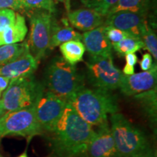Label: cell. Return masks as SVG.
<instances>
[{"label": "cell", "mask_w": 157, "mask_h": 157, "mask_svg": "<svg viewBox=\"0 0 157 157\" xmlns=\"http://www.w3.org/2000/svg\"><path fill=\"white\" fill-rule=\"evenodd\" d=\"M112 48L120 56H125L127 54L135 53L142 48H144V44L140 38L135 36H129L112 44Z\"/></svg>", "instance_id": "obj_22"}, {"label": "cell", "mask_w": 157, "mask_h": 157, "mask_svg": "<svg viewBox=\"0 0 157 157\" xmlns=\"http://www.w3.org/2000/svg\"><path fill=\"white\" fill-rule=\"evenodd\" d=\"M153 58L152 56L149 52L145 53L143 56V58L140 61V66L143 71H148L153 66Z\"/></svg>", "instance_id": "obj_28"}, {"label": "cell", "mask_w": 157, "mask_h": 157, "mask_svg": "<svg viewBox=\"0 0 157 157\" xmlns=\"http://www.w3.org/2000/svg\"><path fill=\"white\" fill-rule=\"evenodd\" d=\"M17 1L18 2H19L20 4H21V5L23 6V3H22V2H23V0H17Z\"/></svg>", "instance_id": "obj_37"}, {"label": "cell", "mask_w": 157, "mask_h": 157, "mask_svg": "<svg viewBox=\"0 0 157 157\" xmlns=\"http://www.w3.org/2000/svg\"><path fill=\"white\" fill-rule=\"evenodd\" d=\"M2 136L15 135L30 139L42 132L37 121L34 105L25 109L5 113L0 117Z\"/></svg>", "instance_id": "obj_8"}, {"label": "cell", "mask_w": 157, "mask_h": 157, "mask_svg": "<svg viewBox=\"0 0 157 157\" xmlns=\"http://www.w3.org/2000/svg\"><path fill=\"white\" fill-rule=\"evenodd\" d=\"M86 66L88 82L94 88L110 92L119 87L123 74L113 64L112 56H90Z\"/></svg>", "instance_id": "obj_6"}, {"label": "cell", "mask_w": 157, "mask_h": 157, "mask_svg": "<svg viewBox=\"0 0 157 157\" xmlns=\"http://www.w3.org/2000/svg\"><path fill=\"white\" fill-rule=\"evenodd\" d=\"M105 17L88 8H81L68 13V20L78 30L88 31L103 25Z\"/></svg>", "instance_id": "obj_15"}, {"label": "cell", "mask_w": 157, "mask_h": 157, "mask_svg": "<svg viewBox=\"0 0 157 157\" xmlns=\"http://www.w3.org/2000/svg\"><path fill=\"white\" fill-rule=\"evenodd\" d=\"M23 10H42L50 13L56 12V6L53 0H23Z\"/></svg>", "instance_id": "obj_24"}, {"label": "cell", "mask_w": 157, "mask_h": 157, "mask_svg": "<svg viewBox=\"0 0 157 157\" xmlns=\"http://www.w3.org/2000/svg\"><path fill=\"white\" fill-rule=\"evenodd\" d=\"M122 74H124V75H132V74H135L134 66H129V65L126 64L123 68Z\"/></svg>", "instance_id": "obj_31"}, {"label": "cell", "mask_w": 157, "mask_h": 157, "mask_svg": "<svg viewBox=\"0 0 157 157\" xmlns=\"http://www.w3.org/2000/svg\"><path fill=\"white\" fill-rule=\"evenodd\" d=\"M147 15L142 13L131 11H119L107 15L103 25L114 27L140 38V27L147 21Z\"/></svg>", "instance_id": "obj_12"}, {"label": "cell", "mask_w": 157, "mask_h": 157, "mask_svg": "<svg viewBox=\"0 0 157 157\" xmlns=\"http://www.w3.org/2000/svg\"><path fill=\"white\" fill-rule=\"evenodd\" d=\"M0 157H2V156H1V155H0Z\"/></svg>", "instance_id": "obj_41"}, {"label": "cell", "mask_w": 157, "mask_h": 157, "mask_svg": "<svg viewBox=\"0 0 157 157\" xmlns=\"http://www.w3.org/2000/svg\"><path fill=\"white\" fill-rule=\"evenodd\" d=\"M56 1H58V2H63L64 0H56Z\"/></svg>", "instance_id": "obj_38"}, {"label": "cell", "mask_w": 157, "mask_h": 157, "mask_svg": "<svg viewBox=\"0 0 157 157\" xmlns=\"http://www.w3.org/2000/svg\"><path fill=\"white\" fill-rule=\"evenodd\" d=\"M5 8L12 10H23V6L17 0H0V10Z\"/></svg>", "instance_id": "obj_27"}, {"label": "cell", "mask_w": 157, "mask_h": 157, "mask_svg": "<svg viewBox=\"0 0 157 157\" xmlns=\"http://www.w3.org/2000/svg\"><path fill=\"white\" fill-rule=\"evenodd\" d=\"M28 50L27 42L0 46V67L15 60Z\"/></svg>", "instance_id": "obj_20"}, {"label": "cell", "mask_w": 157, "mask_h": 157, "mask_svg": "<svg viewBox=\"0 0 157 157\" xmlns=\"http://www.w3.org/2000/svg\"><path fill=\"white\" fill-rule=\"evenodd\" d=\"M2 129H1V127H0V143H1V139L2 137Z\"/></svg>", "instance_id": "obj_36"}, {"label": "cell", "mask_w": 157, "mask_h": 157, "mask_svg": "<svg viewBox=\"0 0 157 157\" xmlns=\"http://www.w3.org/2000/svg\"><path fill=\"white\" fill-rule=\"evenodd\" d=\"M62 58L71 65L75 66L83 60L85 48L83 42L78 40H71L64 42L60 45Z\"/></svg>", "instance_id": "obj_18"}, {"label": "cell", "mask_w": 157, "mask_h": 157, "mask_svg": "<svg viewBox=\"0 0 157 157\" xmlns=\"http://www.w3.org/2000/svg\"><path fill=\"white\" fill-rule=\"evenodd\" d=\"M5 113L6 112H5V109H4L2 102V100H0V117H2L3 115H5Z\"/></svg>", "instance_id": "obj_33"}, {"label": "cell", "mask_w": 157, "mask_h": 157, "mask_svg": "<svg viewBox=\"0 0 157 157\" xmlns=\"http://www.w3.org/2000/svg\"><path fill=\"white\" fill-rule=\"evenodd\" d=\"M42 84L45 90L66 101L84 87V77L76 66L58 56H55L45 68Z\"/></svg>", "instance_id": "obj_3"}, {"label": "cell", "mask_w": 157, "mask_h": 157, "mask_svg": "<svg viewBox=\"0 0 157 157\" xmlns=\"http://www.w3.org/2000/svg\"><path fill=\"white\" fill-rule=\"evenodd\" d=\"M17 157H29V156H28V154H27V153L26 152H24V153H23L22 154H21V155H20V156H18Z\"/></svg>", "instance_id": "obj_34"}, {"label": "cell", "mask_w": 157, "mask_h": 157, "mask_svg": "<svg viewBox=\"0 0 157 157\" xmlns=\"http://www.w3.org/2000/svg\"><path fill=\"white\" fill-rule=\"evenodd\" d=\"M30 33L27 41L29 50L37 61L45 56L50 45L52 13L42 10H34L29 13Z\"/></svg>", "instance_id": "obj_7"}, {"label": "cell", "mask_w": 157, "mask_h": 157, "mask_svg": "<svg viewBox=\"0 0 157 157\" xmlns=\"http://www.w3.org/2000/svg\"><path fill=\"white\" fill-rule=\"evenodd\" d=\"M86 8L93 10L105 17L111 7L119 0H80Z\"/></svg>", "instance_id": "obj_23"}, {"label": "cell", "mask_w": 157, "mask_h": 157, "mask_svg": "<svg viewBox=\"0 0 157 157\" xmlns=\"http://www.w3.org/2000/svg\"><path fill=\"white\" fill-rule=\"evenodd\" d=\"M10 79L9 78L4 76H0V92L2 93L7 89L10 84Z\"/></svg>", "instance_id": "obj_30"}, {"label": "cell", "mask_w": 157, "mask_h": 157, "mask_svg": "<svg viewBox=\"0 0 157 157\" xmlns=\"http://www.w3.org/2000/svg\"><path fill=\"white\" fill-rule=\"evenodd\" d=\"M86 153L89 157H119L109 123L98 127Z\"/></svg>", "instance_id": "obj_11"}, {"label": "cell", "mask_w": 157, "mask_h": 157, "mask_svg": "<svg viewBox=\"0 0 157 157\" xmlns=\"http://www.w3.org/2000/svg\"><path fill=\"white\" fill-rule=\"evenodd\" d=\"M105 35H106L109 42L111 43V44H116V43L120 42L124 39L132 36L126 31H123L120 29H118L112 26H109V25H105Z\"/></svg>", "instance_id": "obj_26"}, {"label": "cell", "mask_w": 157, "mask_h": 157, "mask_svg": "<svg viewBox=\"0 0 157 157\" xmlns=\"http://www.w3.org/2000/svg\"><path fill=\"white\" fill-rule=\"evenodd\" d=\"M157 66L154 64L148 71L132 75L122 74L119 89L124 95L135 96L156 87Z\"/></svg>", "instance_id": "obj_10"}, {"label": "cell", "mask_w": 157, "mask_h": 157, "mask_svg": "<svg viewBox=\"0 0 157 157\" xmlns=\"http://www.w3.org/2000/svg\"><path fill=\"white\" fill-rule=\"evenodd\" d=\"M38 64L39 62L28 50L13 61L1 66L0 76H6L10 80L33 76Z\"/></svg>", "instance_id": "obj_14"}, {"label": "cell", "mask_w": 157, "mask_h": 157, "mask_svg": "<svg viewBox=\"0 0 157 157\" xmlns=\"http://www.w3.org/2000/svg\"><path fill=\"white\" fill-rule=\"evenodd\" d=\"M125 57V60H126V63L129 66H135L137 64V61H138V58L137 56L135 53H129L127 54Z\"/></svg>", "instance_id": "obj_29"}, {"label": "cell", "mask_w": 157, "mask_h": 157, "mask_svg": "<svg viewBox=\"0 0 157 157\" xmlns=\"http://www.w3.org/2000/svg\"><path fill=\"white\" fill-rule=\"evenodd\" d=\"M0 46H2V44H1V41H0Z\"/></svg>", "instance_id": "obj_40"}, {"label": "cell", "mask_w": 157, "mask_h": 157, "mask_svg": "<svg viewBox=\"0 0 157 157\" xmlns=\"http://www.w3.org/2000/svg\"><path fill=\"white\" fill-rule=\"evenodd\" d=\"M140 38L149 53L157 59V37L154 29L150 26L148 21H146L141 25L140 29Z\"/></svg>", "instance_id": "obj_21"}, {"label": "cell", "mask_w": 157, "mask_h": 157, "mask_svg": "<svg viewBox=\"0 0 157 157\" xmlns=\"http://www.w3.org/2000/svg\"><path fill=\"white\" fill-rule=\"evenodd\" d=\"M67 103L78 116L92 126L108 122V116L119 112L117 99L109 91L83 87L71 97Z\"/></svg>", "instance_id": "obj_2"}, {"label": "cell", "mask_w": 157, "mask_h": 157, "mask_svg": "<svg viewBox=\"0 0 157 157\" xmlns=\"http://www.w3.org/2000/svg\"><path fill=\"white\" fill-rule=\"evenodd\" d=\"M15 17L16 13L14 10L9 8L0 10V35L15 23Z\"/></svg>", "instance_id": "obj_25"}, {"label": "cell", "mask_w": 157, "mask_h": 157, "mask_svg": "<svg viewBox=\"0 0 157 157\" xmlns=\"http://www.w3.org/2000/svg\"><path fill=\"white\" fill-rule=\"evenodd\" d=\"M82 39V34L70 27L68 23H65L64 25H60L52 17L49 49H53L68 41H81Z\"/></svg>", "instance_id": "obj_16"}, {"label": "cell", "mask_w": 157, "mask_h": 157, "mask_svg": "<svg viewBox=\"0 0 157 157\" xmlns=\"http://www.w3.org/2000/svg\"><path fill=\"white\" fill-rule=\"evenodd\" d=\"M50 133L51 148L55 156L77 157L87 151L95 130L68 103Z\"/></svg>", "instance_id": "obj_1"}, {"label": "cell", "mask_w": 157, "mask_h": 157, "mask_svg": "<svg viewBox=\"0 0 157 157\" xmlns=\"http://www.w3.org/2000/svg\"><path fill=\"white\" fill-rule=\"evenodd\" d=\"M28 32V28L25 24V17L18 13H16L15 23L2 33L0 41L2 45L11 44L21 42L24 40Z\"/></svg>", "instance_id": "obj_17"}, {"label": "cell", "mask_w": 157, "mask_h": 157, "mask_svg": "<svg viewBox=\"0 0 157 157\" xmlns=\"http://www.w3.org/2000/svg\"><path fill=\"white\" fill-rule=\"evenodd\" d=\"M110 129L119 157H135L151 149L145 133L120 113L111 114Z\"/></svg>", "instance_id": "obj_4"}, {"label": "cell", "mask_w": 157, "mask_h": 157, "mask_svg": "<svg viewBox=\"0 0 157 157\" xmlns=\"http://www.w3.org/2000/svg\"><path fill=\"white\" fill-rule=\"evenodd\" d=\"M134 97L135 99L143 107V109L144 110L151 123L156 124L157 113L156 87L135 95Z\"/></svg>", "instance_id": "obj_19"}, {"label": "cell", "mask_w": 157, "mask_h": 157, "mask_svg": "<svg viewBox=\"0 0 157 157\" xmlns=\"http://www.w3.org/2000/svg\"><path fill=\"white\" fill-rule=\"evenodd\" d=\"M1 95H2V92H0V97H1Z\"/></svg>", "instance_id": "obj_39"}, {"label": "cell", "mask_w": 157, "mask_h": 157, "mask_svg": "<svg viewBox=\"0 0 157 157\" xmlns=\"http://www.w3.org/2000/svg\"><path fill=\"white\" fill-rule=\"evenodd\" d=\"M135 157H154V154H153L151 149H150V150L147 151L143 153V154L137 155V156Z\"/></svg>", "instance_id": "obj_32"}, {"label": "cell", "mask_w": 157, "mask_h": 157, "mask_svg": "<svg viewBox=\"0 0 157 157\" xmlns=\"http://www.w3.org/2000/svg\"><path fill=\"white\" fill-rule=\"evenodd\" d=\"M44 90L43 84L37 82L33 76L11 79L2 98L5 112L34 105Z\"/></svg>", "instance_id": "obj_5"}, {"label": "cell", "mask_w": 157, "mask_h": 157, "mask_svg": "<svg viewBox=\"0 0 157 157\" xmlns=\"http://www.w3.org/2000/svg\"><path fill=\"white\" fill-rule=\"evenodd\" d=\"M85 50L90 56H112V44L105 35V25H102L82 34Z\"/></svg>", "instance_id": "obj_13"}, {"label": "cell", "mask_w": 157, "mask_h": 157, "mask_svg": "<svg viewBox=\"0 0 157 157\" xmlns=\"http://www.w3.org/2000/svg\"><path fill=\"white\" fill-rule=\"evenodd\" d=\"M77 157H89L88 156V155L87 154V153H84V154H82L81 155H79V156H78Z\"/></svg>", "instance_id": "obj_35"}, {"label": "cell", "mask_w": 157, "mask_h": 157, "mask_svg": "<svg viewBox=\"0 0 157 157\" xmlns=\"http://www.w3.org/2000/svg\"><path fill=\"white\" fill-rule=\"evenodd\" d=\"M67 101L44 90L34 104L37 121L42 131L53 130L67 105Z\"/></svg>", "instance_id": "obj_9"}]
</instances>
